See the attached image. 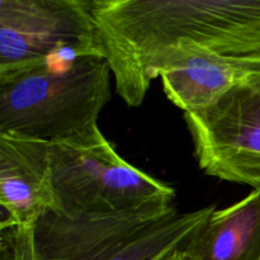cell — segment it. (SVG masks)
I'll return each mask as SVG.
<instances>
[{
	"label": "cell",
	"mask_w": 260,
	"mask_h": 260,
	"mask_svg": "<svg viewBox=\"0 0 260 260\" xmlns=\"http://www.w3.org/2000/svg\"><path fill=\"white\" fill-rule=\"evenodd\" d=\"M114 91L145 102L156 70L174 51L260 55V0H91Z\"/></svg>",
	"instance_id": "6da1fadb"
},
{
	"label": "cell",
	"mask_w": 260,
	"mask_h": 260,
	"mask_svg": "<svg viewBox=\"0 0 260 260\" xmlns=\"http://www.w3.org/2000/svg\"><path fill=\"white\" fill-rule=\"evenodd\" d=\"M216 206L182 212L174 203L103 215L45 213L33 225L38 260H161L184 250Z\"/></svg>",
	"instance_id": "7a4b0ae2"
},
{
	"label": "cell",
	"mask_w": 260,
	"mask_h": 260,
	"mask_svg": "<svg viewBox=\"0 0 260 260\" xmlns=\"http://www.w3.org/2000/svg\"><path fill=\"white\" fill-rule=\"evenodd\" d=\"M112 80L111 66L101 57L0 79V134L50 144L85 134L98 127L112 96Z\"/></svg>",
	"instance_id": "3957f363"
},
{
	"label": "cell",
	"mask_w": 260,
	"mask_h": 260,
	"mask_svg": "<svg viewBox=\"0 0 260 260\" xmlns=\"http://www.w3.org/2000/svg\"><path fill=\"white\" fill-rule=\"evenodd\" d=\"M57 212L103 215L174 203L175 189L118 154L94 127L51 144Z\"/></svg>",
	"instance_id": "277c9868"
},
{
	"label": "cell",
	"mask_w": 260,
	"mask_h": 260,
	"mask_svg": "<svg viewBox=\"0 0 260 260\" xmlns=\"http://www.w3.org/2000/svg\"><path fill=\"white\" fill-rule=\"evenodd\" d=\"M103 58L91 0H0V79Z\"/></svg>",
	"instance_id": "5b68a950"
},
{
	"label": "cell",
	"mask_w": 260,
	"mask_h": 260,
	"mask_svg": "<svg viewBox=\"0 0 260 260\" xmlns=\"http://www.w3.org/2000/svg\"><path fill=\"white\" fill-rule=\"evenodd\" d=\"M198 167L208 177L260 189V95L239 86L184 113Z\"/></svg>",
	"instance_id": "8992f818"
},
{
	"label": "cell",
	"mask_w": 260,
	"mask_h": 260,
	"mask_svg": "<svg viewBox=\"0 0 260 260\" xmlns=\"http://www.w3.org/2000/svg\"><path fill=\"white\" fill-rule=\"evenodd\" d=\"M2 230L33 226L57 211L50 142L0 134Z\"/></svg>",
	"instance_id": "52a82bcc"
},
{
	"label": "cell",
	"mask_w": 260,
	"mask_h": 260,
	"mask_svg": "<svg viewBox=\"0 0 260 260\" xmlns=\"http://www.w3.org/2000/svg\"><path fill=\"white\" fill-rule=\"evenodd\" d=\"M190 260H258L260 189L217 210L184 248Z\"/></svg>",
	"instance_id": "ba28073f"
},
{
	"label": "cell",
	"mask_w": 260,
	"mask_h": 260,
	"mask_svg": "<svg viewBox=\"0 0 260 260\" xmlns=\"http://www.w3.org/2000/svg\"><path fill=\"white\" fill-rule=\"evenodd\" d=\"M203 76L208 94L215 101L239 86H248L260 95V55H206Z\"/></svg>",
	"instance_id": "9c48e42d"
},
{
	"label": "cell",
	"mask_w": 260,
	"mask_h": 260,
	"mask_svg": "<svg viewBox=\"0 0 260 260\" xmlns=\"http://www.w3.org/2000/svg\"><path fill=\"white\" fill-rule=\"evenodd\" d=\"M8 238V260H38L33 240V226L2 230Z\"/></svg>",
	"instance_id": "30bf717a"
},
{
	"label": "cell",
	"mask_w": 260,
	"mask_h": 260,
	"mask_svg": "<svg viewBox=\"0 0 260 260\" xmlns=\"http://www.w3.org/2000/svg\"><path fill=\"white\" fill-rule=\"evenodd\" d=\"M161 260H190V258L187 255V253H185L184 250H178L169 254V255L165 256V258H162Z\"/></svg>",
	"instance_id": "8fae6325"
},
{
	"label": "cell",
	"mask_w": 260,
	"mask_h": 260,
	"mask_svg": "<svg viewBox=\"0 0 260 260\" xmlns=\"http://www.w3.org/2000/svg\"><path fill=\"white\" fill-rule=\"evenodd\" d=\"M258 260H260V256H259V259H258Z\"/></svg>",
	"instance_id": "7c38bea8"
}]
</instances>
